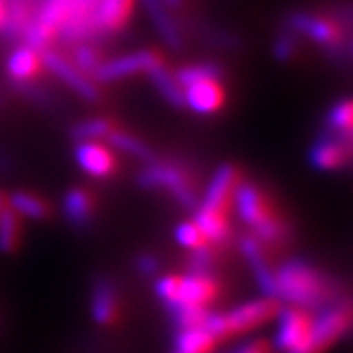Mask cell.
Returning <instances> with one entry per match:
<instances>
[{"instance_id": "obj_1", "label": "cell", "mask_w": 353, "mask_h": 353, "mask_svg": "<svg viewBox=\"0 0 353 353\" xmlns=\"http://www.w3.org/2000/svg\"><path fill=\"white\" fill-rule=\"evenodd\" d=\"M275 285L281 303L301 306L310 312L326 308L336 296L334 283L316 267L304 263L301 259H292L281 265L275 271Z\"/></svg>"}, {"instance_id": "obj_2", "label": "cell", "mask_w": 353, "mask_h": 353, "mask_svg": "<svg viewBox=\"0 0 353 353\" xmlns=\"http://www.w3.org/2000/svg\"><path fill=\"white\" fill-rule=\"evenodd\" d=\"M232 202L240 220L253 232V238L261 243H283L289 238V228L275 214L271 202L253 183L238 181Z\"/></svg>"}, {"instance_id": "obj_3", "label": "cell", "mask_w": 353, "mask_h": 353, "mask_svg": "<svg viewBox=\"0 0 353 353\" xmlns=\"http://www.w3.org/2000/svg\"><path fill=\"white\" fill-rule=\"evenodd\" d=\"M281 301L273 296H261V299H253L248 303L238 304L236 308L228 310L224 314L208 316L204 328L208 330L216 340L222 341L232 336H240L248 334L253 330L261 328L265 324H269L271 320H275L281 310Z\"/></svg>"}, {"instance_id": "obj_4", "label": "cell", "mask_w": 353, "mask_h": 353, "mask_svg": "<svg viewBox=\"0 0 353 353\" xmlns=\"http://www.w3.org/2000/svg\"><path fill=\"white\" fill-rule=\"evenodd\" d=\"M292 34L304 36L314 41L320 50H324L336 61H343L350 57V34L347 28L336 20L312 12L294 10L287 16V24Z\"/></svg>"}, {"instance_id": "obj_5", "label": "cell", "mask_w": 353, "mask_h": 353, "mask_svg": "<svg viewBox=\"0 0 353 353\" xmlns=\"http://www.w3.org/2000/svg\"><path fill=\"white\" fill-rule=\"evenodd\" d=\"M138 183L145 189L169 190L175 196V201L189 210H194L199 204V196H196V189H194L192 181L176 165L152 161L139 171Z\"/></svg>"}, {"instance_id": "obj_6", "label": "cell", "mask_w": 353, "mask_h": 353, "mask_svg": "<svg viewBox=\"0 0 353 353\" xmlns=\"http://www.w3.org/2000/svg\"><path fill=\"white\" fill-rule=\"evenodd\" d=\"M352 328V306L350 303L326 306L318 316H314L310 340L303 350L296 353H326L338 341L350 334Z\"/></svg>"}, {"instance_id": "obj_7", "label": "cell", "mask_w": 353, "mask_h": 353, "mask_svg": "<svg viewBox=\"0 0 353 353\" xmlns=\"http://www.w3.org/2000/svg\"><path fill=\"white\" fill-rule=\"evenodd\" d=\"M69 10V2L43 0L32 14L30 24L26 26L22 41L36 51L50 50V43L57 38L59 28L63 26Z\"/></svg>"}, {"instance_id": "obj_8", "label": "cell", "mask_w": 353, "mask_h": 353, "mask_svg": "<svg viewBox=\"0 0 353 353\" xmlns=\"http://www.w3.org/2000/svg\"><path fill=\"white\" fill-rule=\"evenodd\" d=\"M279 326L273 345L283 353H296L310 340L314 314L301 306H285L279 310Z\"/></svg>"}, {"instance_id": "obj_9", "label": "cell", "mask_w": 353, "mask_h": 353, "mask_svg": "<svg viewBox=\"0 0 353 353\" xmlns=\"http://www.w3.org/2000/svg\"><path fill=\"white\" fill-rule=\"evenodd\" d=\"M163 63L161 55L152 50H139L128 53L122 57H114L108 61H102L99 69L94 71L92 81L94 83H114L126 77L138 75V73H150L157 65Z\"/></svg>"}, {"instance_id": "obj_10", "label": "cell", "mask_w": 353, "mask_h": 353, "mask_svg": "<svg viewBox=\"0 0 353 353\" xmlns=\"http://www.w3.org/2000/svg\"><path fill=\"white\" fill-rule=\"evenodd\" d=\"M41 67L48 69L51 75L57 77L73 92H77L83 101L97 102L101 99V90L97 87V83L90 77L85 75V73H81L75 65L71 63L61 53H57V51L53 50L41 51Z\"/></svg>"}, {"instance_id": "obj_11", "label": "cell", "mask_w": 353, "mask_h": 353, "mask_svg": "<svg viewBox=\"0 0 353 353\" xmlns=\"http://www.w3.org/2000/svg\"><path fill=\"white\" fill-rule=\"evenodd\" d=\"M352 157V139L343 138L340 134L324 130L312 143L308 152V161L318 171H338L345 167Z\"/></svg>"}, {"instance_id": "obj_12", "label": "cell", "mask_w": 353, "mask_h": 353, "mask_svg": "<svg viewBox=\"0 0 353 353\" xmlns=\"http://www.w3.org/2000/svg\"><path fill=\"white\" fill-rule=\"evenodd\" d=\"M238 185V171L234 165H220L214 171L212 179L208 181V187L204 190L202 201H199L194 210L210 212V214L228 216V208L232 204L234 189Z\"/></svg>"}, {"instance_id": "obj_13", "label": "cell", "mask_w": 353, "mask_h": 353, "mask_svg": "<svg viewBox=\"0 0 353 353\" xmlns=\"http://www.w3.org/2000/svg\"><path fill=\"white\" fill-rule=\"evenodd\" d=\"M220 294V283L208 271H192L190 275H181L179 294L171 312L181 306L208 308Z\"/></svg>"}, {"instance_id": "obj_14", "label": "cell", "mask_w": 353, "mask_h": 353, "mask_svg": "<svg viewBox=\"0 0 353 353\" xmlns=\"http://www.w3.org/2000/svg\"><path fill=\"white\" fill-rule=\"evenodd\" d=\"M75 161L87 175L94 179L110 176L116 167L110 145L102 141H77Z\"/></svg>"}, {"instance_id": "obj_15", "label": "cell", "mask_w": 353, "mask_h": 353, "mask_svg": "<svg viewBox=\"0 0 353 353\" xmlns=\"http://www.w3.org/2000/svg\"><path fill=\"white\" fill-rule=\"evenodd\" d=\"M241 253L245 255L248 263L252 267L255 281L259 285V289L263 290L265 296H273L277 299V285H275V271L271 269V265L267 261L263 252V243L253 238V236H243L240 241Z\"/></svg>"}, {"instance_id": "obj_16", "label": "cell", "mask_w": 353, "mask_h": 353, "mask_svg": "<svg viewBox=\"0 0 353 353\" xmlns=\"http://www.w3.org/2000/svg\"><path fill=\"white\" fill-rule=\"evenodd\" d=\"M183 97H185V106H189L192 112L208 116L220 110L226 94L222 88V81H201L183 88Z\"/></svg>"}, {"instance_id": "obj_17", "label": "cell", "mask_w": 353, "mask_h": 353, "mask_svg": "<svg viewBox=\"0 0 353 353\" xmlns=\"http://www.w3.org/2000/svg\"><path fill=\"white\" fill-rule=\"evenodd\" d=\"M36 10L34 0H4V18L0 24V34L8 41H18L24 36L26 26L30 24Z\"/></svg>"}, {"instance_id": "obj_18", "label": "cell", "mask_w": 353, "mask_h": 353, "mask_svg": "<svg viewBox=\"0 0 353 353\" xmlns=\"http://www.w3.org/2000/svg\"><path fill=\"white\" fill-rule=\"evenodd\" d=\"M134 8V0H99L94 24L99 34H116L120 32L130 20Z\"/></svg>"}, {"instance_id": "obj_19", "label": "cell", "mask_w": 353, "mask_h": 353, "mask_svg": "<svg viewBox=\"0 0 353 353\" xmlns=\"http://www.w3.org/2000/svg\"><path fill=\"white\" fill-rule=\"evenodd\" d=\"M139 4L143 6L145 14L152 18L153 26L165 41V46L173 51L181 50L183 48L181 32L176 28L173 16L169 14V8L163 4V0H139Z\"/></svg>"}, {"instance_id": "obj_20", "label": "cell", "mask_w": 353, "mask_h": 353, "mask_svg": "<svg viewBox=\"0 0 353 353\" xmlns=\"http://www.w3.org/2000/svg\"><path fill=\"white\" fill-rule=\"evenodd\" d=\"M39 69H41V53L26 43L14 48L6 59V73L12 83L34 81Z\"/></svg>"}, {"instance_id": "obj_21", "label": "cell", "mask_w": 353, "mask_h": 353, "mask_svg": "<svg viewBox=\"0 0 353 353\" xmlns=\"http://www.w3.org/2000/svg\"><path fill=\"white\" fill-rule=\"evenodd\" d=\"M90 312L92 318L101 324V326H110L118 318V294L110 281L101 279L94 290H92V299H90Z\"/></svg>"}, {"instance_id": "obj_22", "label": "cell", "mask_w": 353, "mask_h": 353, "mask_svg": "<svg viewBox=\"0 0 353 353\" xmlns=\"http://www.w3.org/2000/svg\"><path fill=\"white\" fill-rule=\"evenodd\" d=\"M63 214L67 222L75 228L88 226L94 214V202L90 192L79 187L67 190L63 196Z\"/></svg>"}, {"instance_id": "obj_23", "label": "cell", "mask_w": 353, "mask_h": 353, "mask_svg": "<svg viewBox=\"0 0 353 353\" xmlns=\"http://www.w3.org/2000/svg\"><path fill=\"white\" fill-rule=\"evenodd\" d=\"M218 340L204 328H181L171 353H214Z\"/></svg>"}, {"instance_id": "obj_24", "label": "cell", "mask_w": 353, "mask_h": 353, "mask_svg": "<svg viewBox=\"0 0 353 353\" xmlns=\"http://www.w3.org/2000/svg\"><path fill=\"white\" fill-rule=\"evenodd\" d=\"M106 143L114 148V150H118V152L126 153V155H132V157H136L139 161H143V163H152L155 161V155L153 152L141 141L139 138H134L132 134H126V132H122V130H116L112 128V132L106 136Z\"/></svg>"}, {"instance_id": "obj_25", "label": "cell", "mask_w": 353, "mask_h": 353, "mask_svg": "<svg viewBox=\"0 0 353 353\" xmlns=\"http://www.w3.org/2000/svg\"><path fill=\"white\" fill-rule=\"evenodd\" d=\"M8 206L12 208L20 218L28 220H46L50 216V206L39 196L28 192V190H16L8 196Z\"/></svg>"}, {"instance_id": "obj_26", "label": "cell", "mask_w": 353, "mask_h": 353, "mask_svg": "<svg viewBox=\"0 0 353 353\" xmlns=\"http://www.w3.org/2000/svg\"><path fill=\"white\" fill-rule=\"evenodd\" d=\"M148 75L152 77L153 85L157 88V92L165 99V102H169L171 106L181 108L185 106V97H183V87L179 85L176 77L165 67V63L157 65L155 69H152Z\"/></svg>"}, {"instance_id": "obj_27", "label": "cell", "mask_w": 353, "mask_h": 353, "mask_svg": "<svg viewBox=\"0 0 353 353\" xmlns=\"http://www.w3.org/2000/svg\"><path fill=\"white\" fill-rule=\"evenodd\" d=\"M176 81L185 88L201 81H222L224 79V67L216 61H202V63H190L181 67L176 71Z\"/></svg>"}, {"instance_id": "obj_28", "label": "cell", "mask_w": 353, "mask_h": 353, "mask_svg": "<svg viewBox=\"0 0 353 353\" xmlns=\"http://www.w3.org/2000/svg\"><path fill=\"white\" fill-rule=\"evenodd\" d=\"M20 240H22L20 216L8 206L6 212L0 218V252L14 253L20 248Z\"/></svg>"}, {"instance_id": "obj_29", "label": "cell", "mask_w": 353, "mask_h": 353, "mask_svg": "<svg viewBox=\"0 0 353 353\" xmlns=\"http://www.w3.org/2000/svg\"><path fill=\"white\" fill-rule=\"evenodd\" d=\"M112 124L106 118H88L83 122H77L71 128V136L77 141H101L112 132Z\"/></svg>"}, {"instance_id": "obj_30", "label": "cell", "mask_w": 353, "mask_h": 353, "mask_svg": "<svg viewBox=\"0 0 353 353\" xmlns=\"http://www.w3.org/2000/svg\"><path fill=\"white\" fill-rule=\"evenodd\" d=\"M352 120H353V104L350 99L336 102L328 114V130L340 134L343 138L352 139Z\"/></svg>"}, {"instance_id": "obj_31", "label": "cell", "mask_w": 353, "mask_h": 353, "mask_svg": "<svg viewBox=\"0 0 353 353\" xmlns=\"http://www.w3.org/2000/svg\"><path fill=\"white\" fill-rule=\"evenodd\" d=\"M71 63L75 65L81 73H85V75L92 79L94 71H97L99 65L102 63L101 53H99V50H94L88 41H85V43H77L75 50H73V61H71Z\"/></svg>"}, {"instance_id": "obj_32", "label": "cell", "mask_w": 353, "mask_h": 353, "mask_svg": "<svg viewBox=\"0 0 353 353\" xmlns=\"http://www.w3.org/2000/svg\"><path fill=\"white\" fill-rule=\"evenodd\" d=\"M175 238L183 248H187L190 252L201 250L204 245H210L204 238V234L201 232V228L196 226L194 222H181L175 228Z\"/></svg>"}, {"instance_id": "obj_33", "label": "cell", "mask_w": 353, "mask_h": 353, "mask_svg": "<svg viewBox=\"0 0 353 353\" xmlns=\"http://www.w3.org/2000/svg\"><path fill=\"white\" fill-rule=\"evenodd\" d=\"M173 316L179 328H202L210 316V310L199 306H181L173 310Z\"/></svg>"}, {"instance_id": "obj_34", "label": "cell", "mask_w": 353, "mask_h": 353, "mask_svg": "<svg viewBox=\"0 0 353 353\" xmlns=\"http://www.w3.org/2000/svg\"><path fill=\"white\" fill-rule=\"evenodd\" d=\"M296 48H299L296 34H292L289 28H283L275 38V43H273V57L279 63H287L294 57Z\"/></svg>"}, {"instance_id": "obj_35", "label": "cell", "mask_w": 353, "mask_h": 353, "mask_svg": "<svg viewBox=\"0 0 353 353\" xmlns=\"http://www.w3.org/2000/svg\"><path fill=\"white\" fill-rule=\"evenodd\" d=\"M204 36L210 39V41H214L216 46L224 48V50H238L241 46V41L238 36H234V34L228 32V30H218L214 26H206V28H204Z\"/></svg>"}, {"instance_id": "obj_36", "label": "cell", "mask_w": 353, "mask_h": 353, "mask_svg": "<svg viewBox=\"0 0 353 353\" xmlns=\"http://www.w3.org/2000/svg\"><path fill=\"white\" fill-rule=\"evenodd\" d=\"M12 87L26 97L28 101H34L38 102V104H50L53 99H51V94L46 90V88L38 87L34 81H22V83H12Z\"/></svg>"}, {"instance_id": "obj_37", "label": "cell", "mask_w": 353, "mask_h": 353, "mask_svg": "<svg viewBox=\"0 0 353 353\" xmlns=\"http://www.w3.org/2000/svg\"><path fill=\"white\" fill-rule=\"evenodd\" d=\"M271 343L267 340H263V338H259V340H252L248 341L245 345H241L238 352L234 353H271Z\"/></svg>"}, {"instance_id": "obj_38", "label": "cell", "mask_w": 353, "mask_h": 353, "mask_svg": "<svg viewBox=\"0 0 353 353\" xmlns=\"http://www.w3.org/2000/svg\"><path fill=\"white\" fill-rule=\"evenodd\" d=\"M138 269L143 275H153L159 269V263H157V259L152 257V255H141L138 259Z\"/></svg>"}, {"instance_id": "obj_39", "label": "cell", "mask_w": 353, "mask_h": 353, "mask_svg": "<svg viewBox=\"0 0 353 353\" xmlns=\"http://www.w3.org/2000/svg\"><path fill=\"white\" fill-rule=\"evenodd\" d=\"M10 163H12V161H10V157H8V153L0 150V169H2V171H8V169H10Z\"/></svg>"}, {"instance_id": "obj_40", "label": "cell", "mask_w": 353, "mask_h": 353, "mask_svg": "<svg viewBox=\"0 0 353 353\" xmlns=\"http://www.w3.org/2000/svg\"><path fill=\"white\" fill-rule=\"evenodd\" d=\"M6 208H8V196L0 190V218L6 212Z\"/></svg>"}, {"instance_id": "obj_41", "label": "cell", "mask_w": 353, "mask_h": 353, "mask_svg": "<svg viewBox=\"0 0 353 353\" xmlns=\"http://www.w3.org/2000/svg\"><path fill=\"white\" fill-rule=\"evenodd\" d=\"M163 4L167 8H179L183 4V0H163Z\"/></svg>"}, {"instance_id": "obj_42", "label": "cell", "mask_w": 353, "mask_h": 353, "mask_svg": "<svg viewBox=\"0 0 353 353\" xmlns=\"http://www.w3.org/2000/svg\"><path fill=\"white\" fill-rule=\"evenodd\" d=\"M57 2H69V0H57Z\"/></svg>"}]
</instances>
